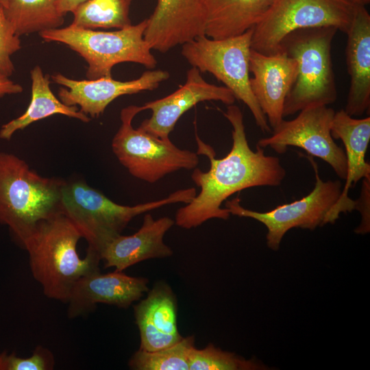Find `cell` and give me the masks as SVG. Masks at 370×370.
<instances>
[{
    "label": "cell",
    "mask_w": 370,
    "mask_h": 370,
    "mask_svg": "<svg viewBox=\"0 0 370 370\" xmlns=\"http://www.w3.org/2000/svg\"><path fill=\"white\" fill-rule=\"evenodd\" d=\"M223 116L232 126V146L223 158L216 159L213 148L196 134L197 153L206 156L210 162L208 171L195 168L191 178L199 193L175 214V223L184 229L196 227L212 219L227 220L230 216L223 201L233 194L255 186H278L286 177V169L278 157L267 156L256 145L253 151L248 143L241 109L228 105Z\"/></svg>",
    "instance_id": "1"
},
{
    "label": "cell",
    "mask_w": 370,
    "mask_h": 370,
    "mask_svg": "<svg viewBox=\"0 0 370 370\" xmlns=\"http://www.w3.org/2000/svg\"><path fill=\"white\" fill-rule=\"evenodd\" d=\"M82 238L62 212L40 221L22 245L29 254L34 279L49 298L66 303L74 284L82 277L100 271V255L87 249L81 258L77 245Z\"/></svg>",
    "instance_id": "2"
},
{
    "label": "cell",
    "mask_w": 370,
    "mask_h": 370,
    "mask_svg": "<svg viewBox=\"0 0 370 370\" xmlns=\"http://www.w3.org/2000/svg\"><path fill=\"white\" fill-rule=\"evenodd\" d=\"M65 182L43 177L23 159L0 152V223L22 245L40 221L61 212Z\"/></svg>",
    "instance_id": "3"
},
{
    "label": "cell",
    "mask_w": 370,
    "mask_h": 370,
    "mask_svg": "<svg viewBox=\"0 0 370 370\" xmlns=\"http://www.w3.org/2000/svg\"><path fill=\"white\" fill-rule=\"evenodd\" d=\"M195 195L196 190L192 187L176 190L162 199L128 206L115 203L83 181L66 182L61 193L60 211L86 240L88 249L100 255L106 243L121 234L135 217L171 204H188Z\"/></svg>",
    "instance_id": "4"
},
{
    "label": "cell",
    "mask_w": 370,
    "mask_h": 370,
    "mask_svg": "<svg viewBox=\"0 0 370 370\" xmlns=\"http://www.w3.org/2000/svg\"><path fill=\"white\" fill-rule=\"evenodd\" d=\"M337 31L334 27L300 29L282 40L280 50L297 63L295 82L284 101V117L310 106H328L336 101L331 49Z\"/></svg>",
    "instance_id": "5"
},
{
    "label": "cell",
    "mask_w": 370,
    "mask_h": 370,
    "mask_svg": "<svg viewBox=\"0 0 370 370\" xmlns=\"http://www.w3.org/2000/svg\"><path fill=\"white\" fill-rule=\"evenodd\" d=\"M147 18L116 31L105 32L79 27L73 25L39 33L46 42H58L77 53L88 64L86 77L96 79L112 77L117 64L134 62L149 69L157 60L145 39Z\"/></svg>",
    "instance_id": "6"
},
{
    "label": "cell",
    "mask_w": 370,
    "mask_h": 370,
    "mask_svg": "<svg viewBox=\"0 0 370 370\" xmlns=\"http://www.w3.org/2000/svg\"><path fill=\"white\" fill-rule=\"evenodd\" d=\"M253 28L243 34L214 39L206 35L182 45L181 53L200 72H208L223 83L235 99L249 109L263 132H271L266 116L256 101L249 84V55Z\"/></svg>",
    "instance_id": "7"
},
{
    "label": "cell",
    "mask_w": 370,
    "mask_h": 370,
    "mask_svg": "<svg viewBox=\"0 0 370 370\" xmlns=\"http://www.w3.org/2000/svg\"><path fill=\"white\" fill-rule=\"evenodd\" d=\"M143 111L142 106L123 108L121 125L112 141V149L120 163L134 177L154 183L181 169L191 170L199 163L197 152L181 149L170 138H160L138 127L132 122Z\"/></svg>",
    "instance_id": "8"
},
{
    "label": "cell",
    "mask_w": 370,
    "mask_h": 370,
    "mask_svg": "<svg viewBox=\"0 0 370 370\" xmlns=\"http://www.w3.org/2000/svg\"><path fill=\"white\" fill-rule=\"evenodd\" d=\"M355 10L347 0H273L253 28L251 48L275 53L288 34L304 28L334 27L346 34Z\"/></svg>",
    "instance_id": "9"
},
{
    "label": "cell",
    "mask_w": 370,
    "mask_h": 370,
    "mask_svg": "<svg viewBox=\"0 0 370 370\" xmlns=\"http://www.w3.org/2000/svg\"><path fill=\"white\" fill-rule=\"evenodd\" d=\"M314 171L316 182L312 190L305 197L280 205L267 212H257L243 208L238 197L227 200L225 208L230 214L254 219L267 229V245L273 251L279 249L286 232L295 227L314 230L325 225L327 214L338 199L343 186L340 180L323 181L317 164L308 157Z\"/></svg>",
    "instance_id": "10"
},
{
    "label": "cell",
    "mask_w": 370,
    "mask_h": 370,
    "mask_svg": "<svg viewBox=\"0 0 370 370\" xmlns=\"http://www.w3.org/2000/svg\"><path fill=\"white\" fill-rule=\"evenodd\" d=\"M335 111L328 106H314L299 112L289 121L283 119L273 129L272 134L260 139L257 145L270 147L282 154L288 147L303 149L312 156L330 164L343 180L347 175V162L343 149L334 140L331 126Z\"/></svg>",
    "instance_id": "11"
},
{
    "label": "cell",
    "mask_w": 370,
    "mask_h": 370,
    "mask_svg": "<svg viewBox=\"0 0 370 370\" xmlns=\"http://www.w3.org/2000/svg\"><path fill=\"white\" fill-rule=\"evenodd\" d=\"M169 76L168 71L151 70L145 71L137 79L126 82L116 80L112 77L77 80L59 73L51 77L55 83L64 86L60 88L58 94L62 103L67 106H79L82 112L97 118L115 99L123 95L153 90Z\"/></svg>",
    "instance_id": "12"
},
{
    "label": "cell",
    "mask_w": 370,
    "mask_h": 370,
    "mask_svg": "<svg viewBox=\"0 0 370 370\" xmlns=\"http://www.w3.org/2000/svg\"><path fill=\"white\" fill-rule=\"evenodd\" d=\"M195 67L186 72V82L171 94L145 103L143 110H150L151 115L144 120L139 128L160 138H169L177 121L188 110L206 101H219L233 104L235 97L225 86L207 82Z\"/></svg>",
    "instance_id": "13"
},
{
    "label": "cell",
    "mask_w": 370,
    "mask_h": 370,
    "mask_svg": "<svg viewBox=\"0 0 370 370\" xmlns=\"http://www.w3.org/2000/svg\"><path fill=\"white\" fill-rule=\"evenodd\" d=\"M249 64L251 90L273 130L284 119V104L297 77V63L282 50L267 55L251 49Z\"/></svg>",
    "instance_id": "14"
},
{
    "label": "cell",
    "mask_w": 370,
    "mask_h": 370,
    "mask_svg": "<svg viewBox=\"0 0 370 370\" xmlns=\"http://www.w3.org/2000/svg\"><path fill=\"white\" fill-rule=\"evenodd\" d=\"M205 29L204 0H157L144 36L152 50L164 53L206 35Z\"/></svg>",
    "instance_id": "15"
},
{
    "label": "cell",
    "mask_w": 370,
    "mask_h": 370,
    "mask_svg": "<svg viewBox=\"0 0 370 370\" xmlns=\"http://www.w3.org/2000/svg\"><path fill=\"white\" fill-rule=\"evenodd\" d=\"M148 282L147 278L132 277L116 271L84 275L71 288L66 301L68 317L72 319L84 315L99 303L127 308L149 291Z\"/></svg>",
    "instance_id": "16"
},
{
    "label": "cell",
    "mask_w": 370,
    "mask_h": 370,
    "mask_svg": "<svg viewBox=\"0 0 370 370\" xmlns=\"http://www.w3.org/2000/svg\"><path fill=\"white\" fill-rule=\"evenodd\" d=\"M331 134L334 139L341 140L345 146L347 175L341 195L327 214L325 224H333L341 213L356 210V201L349 197V190L359 180L370 177V164L365 160L370 140V117L356 119L341 109L335 112Z\"/></svg>",
    "instance_id": "17"
},
{
    "label": "cell",
    "mask_w": 370,
    "mask_h": 370,
    "mask_svg": "<svg viewBox=\"0 0 370 370\" xmlns=\"http://www.w3.org/2000/svg\"><path fill=\"white\" fill-rule=\"evenodd\" d=\"M174 223L169 217L154 219L147 213L136 233L130 236L119 234L106 243L100 254L104 267L123 271L143 260L171 256L173 251L164 243V236Z\"/></svg>",
    "instance_id": "18"
},
{
    "label": "cell",
    "mask_w": 370,
    "mask_h": 370,
    "mask_svg": "<svg viewBox=\"0 0 370 370\" xmlns=\"http://www.w3.org/2000/svg\"><path fill=\"white\" fill-rule=\"evenodd\" d=\"M140 333V349L156 351L171 346L183 336L177 325V302L170 287L156 284L145 299L134 307Z\"/></svg>",
    "instance_id": "19"
},
{
    "label": "cell",
    "mask_w": 370,
    "mask_h": 370,
    "mask_svg": "<svg viewBox=\"0 0 370 370\" xmlns=\"http://www.w3.org/2000/svg\"><path fill=\"white\" fill-rule=\"evenodd\" d=\"M347 35L346 64L349 88L344 110L362 116L370 107V15L365 6L356 5Z\"/></svg>",
    "instance_id": "20"
},
{
    "label": "cell",
    "mask_w": 370,
    "mask_h": 370,
    "mask_svg": "<svg viewBox=\"0 0 370 370\" xmlns=\"http://www.w3.org/2000/svg\"><path fill=\"white\" fill-rule=\"evenodd\" d=\"M273 0H204L206 36L222 39L243 34L261 20Z\"/></svg>",
    "instance_id": "21"
},
{
    "label": "cell",
    "mask_w": 370,
    "mask_h": 370,
    "mask_svg": "<svg viewBox=\"0 0 370 370\" xmlns=\"http://www.w3.org/2000/svg\"><path fill=\"white\" fill-rule=\"evenodd\" d=\"M32 99L25 112L20 116L3 125L0 138L9 140L18 130H22L34 122L54 114H62L88 123L90 117L75 106H67L58 99L50 88L49 75L44 74L39 66L30 71Z\"/></svg>",
    "instance_id": "22"
},
{
    "label": "cell",
    "mask_w": 370,
    "mask_h": 370,
    "mask_svg": "<svg viewBox=\"0 0 370 370\" xmlns=\"http://www.w3.org/2000/svg\"><path fill=\"white\" fill-rule=\"evenodd\" d=\"M58 0H8L5 14L18 36L60 28L64 16Z\"/></svg>",
    "instance_id": "23"
},
{
    "label": "cell",
    "mask_w": 370,
    "mask_h": 370,
    "mask_svg": "<svg viewBox=\"0 0 370 370\" xmlns=\"http://www.w3.org/2000/svg\"><path fill=\"white\" fill-rule=\"evenodd\" d=\"M132 0H87L73 12L71 25L86 28L122 29L132 25Z\"/></svg>",
    "instance_id": "24"
},
{
    "label": "cell",
    "mask_w": 370,
    "mask_h": 370,
    "mask_svg": "<svg viewBox=\"0 0 370 370\" xmlns=\"http://www.w3.org/2000/svg\"><path fill=\"white\" fill-rule=\"evenodd\" d=\"M194 347V336H189L159 350L139 349L129 360V367L134 370H189L190 355Z\"/></svg>",
    "instance_id": "25"
},
{
    "label": "cell",
    "mask_w": 370,
    "mask_h": 370,
    "mask_svg": "<svg viewBox=\"0 0 370 370\" xmlns=\"http://www.w3.org/2000/svg\"><path fill=\"white\" fill-rule=\"evenodd\" d=\"M267 367L254 359L247 360L234 352L223 351L208 344L199 349H192L189 370H260Z\"/></svg>",
    "instance_id": "26"
},
{
    "label": "cell",
    "mask_w": 370,
    "mask_h": 370,
    "mask_svg": "<svg viewBox=\"0 0 370 370\" xmlns=\"http://www.w3.org/2000/svg\"><path fill=\"white\" fill-rule=\"evenodd\" d=\"M54 363L51 352L41 345L37 346L32 355L26 358L18 357L15 353L0 354V370H51Z\"/></svg>",
    "instance_id": "27"
},
{
    "label": "cell",
    "mask_w": 370,
    "mask_h": 370,
    "mask_svg": "<svg viewBox=\"0 0 370 370\" xmlns=\"http://www.w3.org/2000/svg\"><path fill=\"white\" fill-rule=\"evenodd\" d=\"M19 37L0 5V76L9 77L14 71L11 56L21 47Z\"/></svg>",
    "instance_id": "28"
},
{
    "label": "cell",
    "mask_w": 370,
    "mask_h": 370,
    "mask_svg": "<svg viewBox=\"0 0 370 370\" xmlns=\"http://www.w3.org/2000/svg\"><path fill=\"white\" fill-rule=\"evenodd\" d=\"M356 201V210L361 214V223L355 230L357 234H365L370 230V177L362 179L361 193Z\"/></svg>",
    "instance_id": "29"
},
{
    "label": "cell",
    "mask_w": 370,
    "mask_h": 370,
    "mask_svg": "<svg viewBox=\"0 0 370 370\" xmlns=\"http://www.w3.org/2000/svg\"><path fill=\"white\" fill-rule=\"evenodd\" d=\"M23 87L8 77L0 76V98L6 95L18 94L23 91Z\"/></svg>",
    "instance_id": "30"
},
{
    "label": "cell",
    "mask_w": 370,
    "mask_h": 370,
    "mask_svg": "<svg viewBox=\"0 0 370 370\" xmlns=\"http://www.w3.org/2000/svg\"><path fill=\"white\" fill-rule=\"evenodd\" d=\"M87 0H58V10L60 14L65 15L67 12H72L79 5Z\"/></svg>",
    "instance_id": "31"
},
{
    "label": "cell",
    "mask_w": 370,
    "mask_h": 370,
    "mask_svg": "<svg viewBox=\"0 0 370 370\" xmlns=\"http://www.w3.org/2000/svg\"><path fill=\"white\" fill-rule=\"evenodd\" d=\"M354 5L365 6L370 3V0H347Z\"/></svg>",
    "instance_id": "32"
},
{
    "label": "cell",
    "mask_w": 370,
    "mask_h": 370,
    "mask_svg": "<svg viewBox=\"0 0 370 370\" xmlns=\"http://www.w3.org/2000/svg\"><path fill=\"white\" fill-rule=\"evenodd\" d=\"M8 0H0V5L3 8H5L8 4Z\"/></svg>",
    "instance_id": "33"
}]
</instances>
